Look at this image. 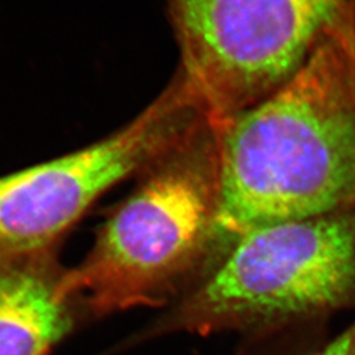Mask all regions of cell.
Segmentation results:
<instances>
[{
	"label": "cell",
	"instance_id": "obj_1",
	"mask_svg": "<svg viewBox=\"0 0 355 355\" xmlns=\"http://www.w3.org/2000/svg\"><path fill=\"white\" fill-rule=\"evenodd\" d=\"M215 127L214 249L355 203V19L279 89Z\"/></svg>",
	"mask_w": 355,
	"mask_h": 355
},
{
	"label": "cell",
	"instance_id": "obj_2",
	"mask_svg": "<svg viewBox=\"0 0 355 355\" xmlns=\"http://www.w3.org/2000/svg\"><path fill=\"white\" fill-rule=\"evenodd\" d=\"M216 127L202 119L146 168L137 190L103 224L62 290L95 315L162 303L214 250Z\"/></svg>",
	"mask_w": 355,
	"mask_h": 355
},
{
	"label": "cell",
	"instance_id": "obj_3",
	"mask_svg": "<svg viewBox=\"0 0 355 355\" xmlns=\"http://www.w3.org/2000/svg\"><path fill=\"white\" fill-rule=\"evenodd\" d=\"M165 1L177 74L216 125L279 89L355 19V0Z\"/></svg>",
	"mask_w": 355,
	"mask_h": 355
},
{
	"label": "cell",
	"instance_id": "obj_4",
	"mask_svg": "<svg viewBox=\"0 0 355 355\" xmlns=\"http://www.w3.org/2000/svg\"><path fill=\"white\" fill-rule=\"evenodd\" d=\"M355 290V217L343 212L252 229L170 318L199 334L278 324L334 308Z\"/></svg>",
	"mask_w": 355,
	"mask_h": 355
},
{
	"label": "cell",
	"instance_id": "obj_5",
	"mask_svg": "<svg viewBox=\"0 0 355 355\" xmlns=\"http://www.w3.org/2000/svg\"><path fill=\"white\" fill-rule=\"evenodd\" d=\"M204 114L175 74L142 112L76 152L0 179V258L45 253L114 184L145 171Z\"/></svg>",
	"mask_w": 355,
	"mask_h": 355
},
{
	"label": "cell",
	"instance_id": "obj_6",
	"mask_svg": "<svg viewBox=\"0 0 355 355\" xmlns=\"http://www.w3.org/2000/svg\"><path fill=\"white\" fill-rule=\"evenodd\" d=\"M62 274L48 252L0 258V355H46L70 331Z\"/></svg>",
	"mask_w": 355,
	"mask_h": 355
},
{
	"label": "cell",
	"instance_id": "obj_7",
	"mask_svg": "<svg viewBox=\"0 0 355 355\" xmlns=\"http://www.w3.org/2000/svg\"><path fill=\"white\" fill-rule=\"evenodd\" d=\"M313 355H355V322L333 343Z\"/></svg>",
	"mask_w": 355,
	"mask_h": 355
}]
</instances>
